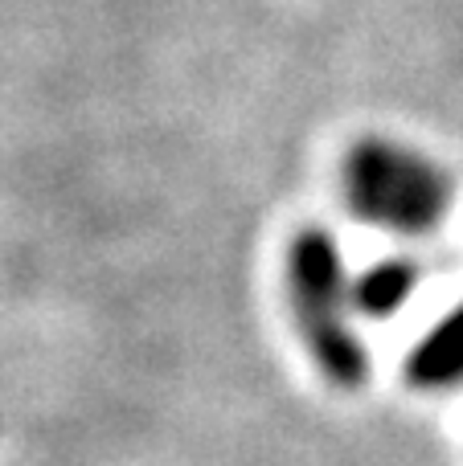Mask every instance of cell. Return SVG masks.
<instances>
[{
    "label": "cell",
    "instance_id": "obj_1",
    "mask_svg": "<svg viewBox=\"0 0 463 466\" xmlns=\"http://www.w3.org/2000/svg\"><path fill=\"white\" fill-rule=\"evenodd\" d=\"M287 295H292L295 328L308 344L316 369L333 385L361 389L369 380V352L345 323V262L333 233L308 226L287 246Z\"/></svg>",
    "mask_w": 463,
    "mask_h": 466
},
{
    "label": "cell",
    "instance_id": "obj_2",
    "mask_svg": "<svg viewBox=\"0 0 463 466\" xmlns=\"http://www.w3.org/2000/svg\"><path fill=\"white\" fill-rule=\"evenodd\" d=\"M451 177L415 147L361 139L345 160V197L361 221L406 238L435 233L451 209Z\"/></svg>",
    "mask_w": 463,
    "mask_h": 466
},
{
    "label": "cell",
    "instance_id": "obj_3",
    "mask_svg": "<svg viewBox=\"0 0 463 466\" xmlns=\"http://www.w3.org/2000/svg\"><path fill=\"white\" fill-rule=\"evenodd\" d=\"M406 380L415 389H451L463 380V307L427 331L406 360Z\"/></svg>",
    "mask_w": 463,
    "mask_h": 466
},
{
    "label": "cell",
    "instance_id": "obj_4",
    "mask_svg": "<svg viewBox=\"0 0 463 466\" xmlns=\"http://www.w3.org/2000/svg\"><path fill=\"white\" fill-rule=\"evenodd\" d=\"M418 287V266L406 258H386V262L369 266L357 282L349 287V303L357 311H365L369 319H386L398 307H406V299Z\"/></svg>",
    "mask_w": 463,
    "mask_h": 466
}]
</instances>
